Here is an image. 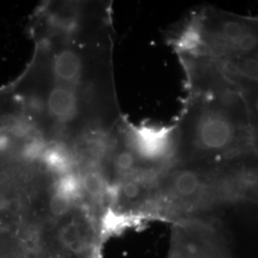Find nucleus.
Here are the masks:
<instances>
[{
	"label": "nucleus",
	"mask_w": 258,
	"mask_h": 258,
	"mask_svg": "<svg viewBox=\"0 0 258 258\" xmlns=\"http://www.w3.org/2000/svg\"><path fill=\"white\" fill-rule=\"evenodd\" d=\"M235 102L198 100L191 103L179 131L178 154L184 160L206 159L234 150L245 137Z\"/></svg>",
	"instance_id": "f257e3e1"
},
{
	"label": "nucleus",
	"mask_w": 258,
	"mask_h": 258,
	"mask_svg": "<svg viewBox=\"0 0 258 258\" xmlns=\"http://www.w3.org/2000/svg\"><path fill=\"white\" fill-rule=\"evenodd\" d=\"M215 226L197 219H182L172 234L168 258H228Z\"/></svg>",
	"instance_id": "f03ea898"
},
{
	"label": "nucleus",
	"mask_w": 258,
	"mask_h": 258,
	"mask_svg": "<svg viewBox=\"0 0 258 258\" xmlns=\"http://www.w3.org/2000/svg\"><path fill=\"white\" fill-rule=\"evenodd\" d=\"M132 149L140 161L154 163L169 152L171 134L166 129L139 128L132 134Z\"/></svg>",
	"instance_id": "7ed1b4c3"
},
{
	"label": "nucleus",
	"mask_w": 258,
	"mask_h": 258,
	"mask_svg": "<svg viewBox=\"0 0 258 258\" xmlns=\"http://www.w3.org/2000/svg\"><path fill=\"white\" fill-rule=\"evenodd\" d=\"M203 187L200 173L192 169H178L169 176L166 184L168 194L176 199L190 200L198 196Z\"/></svg>",
	"instance_id": "20e7f679"
},
{
	"label": "nucleus",
	"mask_w": 258,
	"mask_h": 258,
	"mask_svg": "<svg viewBox=\"0 0 258 258\" xmlns=\"http://www.w3.org/2000/svg\"><path fill=\"white\" fill-rule=\"evenodd\" d=\"M48 107L50 113L60 120H72L78 111L76 93L65 87H55L49 95Z\"/></svg>",
	"instance_id": "39448f33"
},
{
	"label": "nucleus",
	"mask_w": 258,
	"mask_h": 258,
	"mask_svg": "<svg viewBox=\"0 0 258 258\" xmlns=\"http://www.w3.org/2000/svg\"><path fill=\"white\" fill-rule=\"evenodd\" d=\"M252 29L253 27L246 20L229 18L218 23L215 31L212 32V36L224 48L232 51L240 39Z\"/></svg>",
	"instance_id": "423d86ee"
},
{
	"label": "nucleus",
	"mask_w": 258,
	"mask_h": 258,
	"mask_svg": "<svg viewBox=\"0 0 258 258\" xmlns=\"http://www.w3.org/2000/svg\"><path fill=\"white\" fill-rule=\"evenodd\" d=\"M81 71L82 59L73 50H63L55 57L54 73L58 80L73 82L78 79Z\"/></svg>",
	"instance_id": "0eeeda50"
},
{
	"label": "nucleus",
	"mask_w": 258,
	"mask_h": 258,
	"mask_svg": "<svg viewBox=\"0 0 258 258\" xmlns=\"http://www.w3.org/2000/svg\"><path fill=\"white\" fill-rule=\"evenodd\" d=\"M41 159L48 167L55 171L63 172L70 166V157L68 151L60 146L46 148Z\"/></svg>",
	"instance_id": "6e6552de"
},
{
	"label": "nucleus",
	"mask_w": 258,
	"mask_h": 258,
	"mask_svg": "<svg viewBox=\"0 0 258 258\" xmlns=\"http://www.w3.org/2000/svg\"><path fill=\"white\" fill-rule=\"evenodd\" d=\"M60 240L67 249L75 253H82L87 248V242L76 225L65 226L60 232Z\"/></svg>",
	"instance_id": "1a4fd4ad"
},
{
	"label": "nucleus",
	"mask_w": 258,
	"mask_h": 258,
	"mask_svg": "<svg viewBox=\"0 0 258 258\" xmlns=\"http://www.w3.org/2000/svg\"><path fill=\"white\" fill-rule=\"evenodd\" d=\"M138 156L133 149H125L119 152L114 160V166L121 174H131L139 168Z\"/></svg>",
	"instance_id": "9d476101"
},
{
	"label": "nucleus",
	"mask_w": 258,
	"mask_h": 258,
	"mask_svg": "<svg viewBox=\"0 0 258 258\" xmlns=\"http://www.w3.org/2000/svg\"><path fill=\"white\" fill-rule=\"evenodd\" d=\"M82 188L83 182L74 174L67 173L63 177H61V179L58 181L55 191L64 194L73 200L75 197L80 194Z\"/></svg>",
	"instance_id": "9b49d317"
},
{
	"label": "nucleus",
	"mask_w": 258,
	"mask_h": 258,
	"mask_svg": "<svg viewBox=\"0 0 258 258\" xmlns=\"http://www.w3.org/2000/svg\"><path fill=\"white\" fill-rule=\"evenodd\" d=\"M83 188L91 196L97 197L102 195L104 189V182L102 176L98 172L90 171L83 176Z\"/></svg>",
	"instance_id": "f8f14e48"
},
{
	"label": "nucleus",
	"mask_w": 258,
	"mask_h": 258,
	"mask_svg": "<svg viewBox=\"0 0 258 258\" xmlns=\"http://www.w3.org/2000/svg\"><path fill=\"white\" fill-rule=\"evenodd\" d=\"M180 48L183 51H194L201 44V32L200 29L196 27L188 28L185 30L184 34L181 36L178 41Z\"/></svg>",
	"instance_id": "ddd939ff"
},
{
	"label": "nucleus",
	"mask_w": 258,
	"mask_h": 258,
	"mask_svg": "<svg viewBox=\"0 0 258 258\" xmlns=\"http://www.w3.org/2000/svg\"><path fill=\"white\" fill-rule=\"evenodd\" d=\"M72 199L64 194L55 191L50 200V211L55 216H62L70 211Z\"/></svg>",
	"instance_id": "4468645a"
},
{
	"label": "nucleus",
	"mask_w": 258,
	"mask_h": 258,
	"mask_svg": "<svg viewBox=\"0 0 258 258\" xmlns=\"http://www.w3.org/2000/svg\"><path fill=\"white\" fill-rule=\"evenodd\" d=\"M46 146L42 141L33 140L29 142L27 145L22 149V155L28 160H37L38 158H42Z\"/></svg>",
	"instance_id": "2eb2a0df"
},
{
	"label": "nucleus",
	"mask_w": 258,
	"mask_h": 258,
	"mask_svg": "<svg viewBox=\"0 0 258 258\" xmlns=\"http://www.w3.org/2000/svg\"><path fill=\"white\" fill-rule=\"evenodd\" d=\"M247 102L250 117L258 123V89L249 93L247 96Z\"/></svg>",
	"instance_id": "dca6fc26"
},
{
	"label": "nucleus",
	"mask_w": 258,
	"mask_h": 258,
	"mask_svg": "<svg viewBox=\"0 0 258 258\" xmlns=\"http://www.w3.org/2000/svg\"><path fill=\"white\" fill-rule=\"evenodd\" d=\"M10 146V139L5 134H0V152L7 150Z\"/></svg>",
	"instance_id": "f3484780"
},
{
	"label": "nucleus",
	"mask_w": 258,
	"mask_h": 258,
	"mask_svg": "<svg viewBox=\"0 0 258 258\" xmlns=\"http://www.w3.org/2000/svg\"><path fill=\"white\" fill-rule=\"evenodd\" d=\"M8 206H9V200L4 194H0V212L6 210Z\"/></svg>",
	"instance_id": "a211bd4d"
}]
</instances>
